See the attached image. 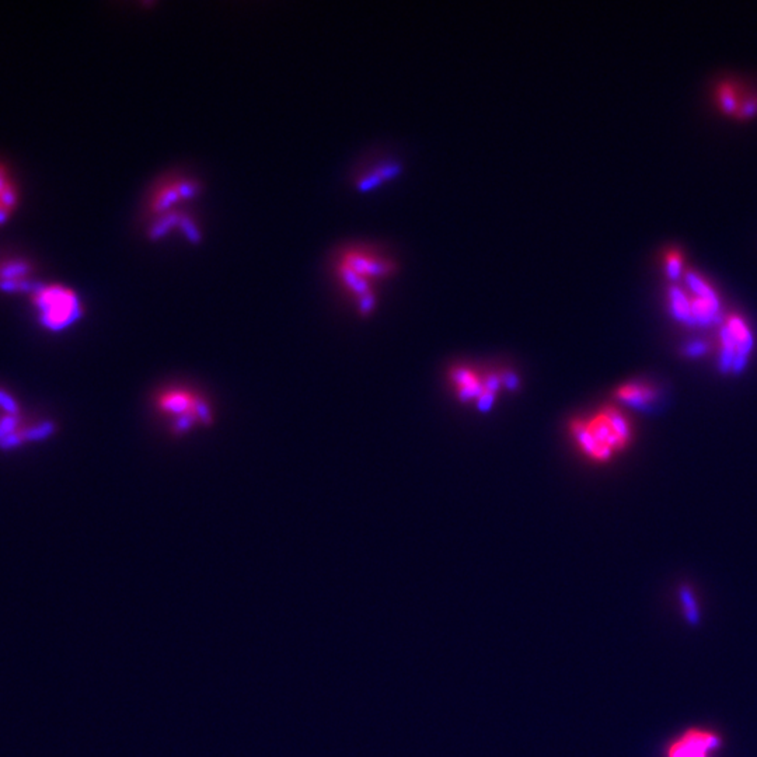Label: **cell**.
<instances>
[{
	"label": "cell",
	"mask_w": 757,
	"mask_h": 757,
	"mask_svg": "<svg viewBox=\"0 0 757 757\" xmlns=\"http://www.w3.org/2000/svg\"><path fill=\"white\" fill-rule=\"evenodd\" d=\"M394 262L369 247H352L341 252L335 262V274L342 286L359 299V309L368 313L375 303L372 284L386 278Z\"/></svg>",
	"instance_id": "cell-1"
},
{
	"label": "cell",
	"mask_w": 757,
	"mask_h": 757,
	"mask_svg": "<svg viewBox=\"0 0 757 757\" xmlns=\"http://www.w3.org/2000/svg\"><path fill=\"white\" fill-rule=\"evenodd\" d=\"M155 407L159 414L172 421L176 434H186L194 427H206L213 417L208 400L184 386H172L159 391L155 397Z\"/></svg>",
	"instance_id": "cell-2"
},
{
	"label": "cell",
	"mask_w": 757,
	"mask_h": 757,
	"mask_svg": "<svg viewBox=\"0 0 757 757\" xmlns=\"http://www.w3.org/2000/svg\"><path fill=\"white\" fill-rule=\"evenodd\" d=\"M31 301L40 325L51 332H61L70 328L84 315L79 295L72 288L61 284L35 288Z\"/></svg>",
	"instance_id": "cell-3"
},
{
	"label": "cell",
	"mask_w": 757,
	"mask_h": 757,
	"mask_svg": "<svg viewBox=\"0 0 757 757\" xmlns=\"http://www.w3.org/2000/svg\"><path fill=\"white\" fill-rule=\"evenodd\" d=\"M585 424L600 452L602 461L610 460L617 452L627 447L632 439L629 420L615 407L603 408Z\"/></svg>",
	"instance_id": "cell-4"
},
{
	"label": "cell",
	"mask_w": 757,
	"mask_h": 757,
	"mask_svg": "<svg viewBox=\"0 0 757 757\" xmlns=\"http://www.w3.org/2000/svg\"><path fill=\"white\" fill-rule=\"evenodd\" d=\"M753 344V334L745 320L736 315L728 317L721 328V369L725 372L742 371Z\"/></svg>",
	"instance_id": "cell-5"
},
{
	"label": "cell",
	"mask_w": 757,
	"mask_h": 757,
	"mask_svg": "<svg viewBox=\"0 0 757 757\" xmlns=\"http://www.w3.org/2000/svg\"><path fill=\"white\" fill-rule=\"evenodd\" d=\"M198 186L195 181L187 179H174L162 183L155 189L150 198V211L157 215H164V212L180 203L181 201H189L196 195Z\"/></svg>",
	"instance_id": "cell-6"
},
{
	"label": "cell",
	"mask_w": 757,
	"mask_h": 757,
	"mask_svg": "<svg viewBox=\"0 0 757 757\" xmlns=\"http://www.w3.org/2000/svg\"><path fill=\"white\" fill-rule=\"evenodd\" d=\"M31 267L27 261L10 258L0 262V289L4 292H24L30 289Z\"/></svg>",
	"instance_id": "cell-7"
},
{
	"label": "cell",
	"mask_w": 757,
	"mask_h": 757,
	"mask_svg": "<svg viewBox=\"0 0 757 757\" xmlns=\"http://www.w3.org/2000/svg\"><path fill=\"white\" fill-rule=\"evenodd\" d=\"M450 380L456 386L457 397L464 403L477 401L478 397L486 390L483 384V378L474 371L464 368V366L452 369Z\"/></svg>",
	"instance_id": "cell-8"
},
{
	"label": "cell",
	"mask_w": 757,
	"mask_h": 757,
	"mask_svg": "<svg viewBox=\"0 0 757 757\" xmlns=\"http://www.w3.org/2000/svg\"><path fill=\"white\" fill-rule=\"evenodd\" d=\"M615 396L623 404L637 408H646L655 403L658 393L655 387L646 383H626L616 390Z\"/></svg>",
	"instance_id": "cell-9"
},
{
	"label": "cell",
	"mask_w": 757,
	"mask_h": 757,
	"mask_svg": "<svg viewBox=\"0 0 757 757\" xmlns=\"http://www.w3.org/2000/svg\"><path fill=\"white\" fill-rule=\"evenodd\" d=\"M18 203V189L7 166L0 163V226L14 213Z\"/></svg>",
	"instance_id": "cell-10"
},
{
	"label": "cell",
	"mask_w": 757,
	"mask_h": 757,
	"mask_svg": "<svg viewBox=\"0 0 757 757\" xmlns=\"http://www.w3.org/2000/svg\"><path fill=\"white\" fill-rule=\"evenodd\" d=\"M718 739L712 735L689 734L671 752V757H704L707 749L715 748Z\"/></svg>",
	"instance_id": "cell-11"
},
{
	"label": "cell",
	"mask_w": 757,
	"mask_h": 757,
	"mask_svg": "<svg viewBox=\"0 0 757 757\" xmlns=\"http://www.w3.org/2000/svg\"><path fill=\"white\" fill-rule=\"evenodd\" d=\"M694 325H710L718 320L721 303L718 295L715 296H693L690 298Z\"/></svg>",
	"instance_id": "cell-12"
},
{
	"label": "cell",
	"mask_w": 757,
	"mask_h": 757,
	"mask_svg": "<svg viewBox=\"0 0 757 757\" xmlns=\"http://www.w3.org/2000/svg\"><path fill=\"white\" fill-rule=\"evenodd\" d=\"M669 308H671V313L676 320L688 325H694L690 298L683 289L678 286H672L669 289Z\"/></svg>",
	"instance_id": "cell-13"
},
{
	"label": "cell",
	"mask_w": 757,
	"mask_h": 757,
	"mask_svg": "<svg viewBox=\"0 0 757 757\" xmlns=\"http://www.w3.org/2000/svg\"><path fill=\"white\" fill-rule=\"evenodd\" d=\"M718 103L727 113H736L739 108V100L736 91L729 84H722L718 89Z\"/></svg>",
	"instance_id": "cell-14"
},
{
	"label": "cell",
	"mask_w": 757,
	"mask_h": 757,
	"mask_svg": "<svg viewBox=\"0 0 757 757\" xmlns=\"http://www.w3.org/2000/svg\"><path fill=\"white\" fill-rule=\"evenodd\" d=\"M686 281H688V285L692 289L694 296H715L717 295L714 288L702 276H700L694 271H689L686 274Z\"/></svg>",
	"instance_id": "cell-15"
},
{
	"label": "cell",
	"mask_w": 757,
	"mask_h": 757,
	"mask_svg": "<svg viewBox=\"0 0 757 757\" xmlns=\"http://www.w3.org/2000/svg\"><path fill=\"white\" fill-rule=\"evenodd\" d=\"M665 269H666V275L672 281L679 279L680 275H682V269H683L682 255L676 252H669L668 257H666V261H665Z\"/></svg>",
	"instance_id": "cell-16"
},
{
	"label": "cell",
	"mask_w": 757,
	"mask_h": 757,
	"mask_svg": "<svg viewBox=\"0 0 757 757\" xmlns=\"http://www.w3.org/2000/svg\"><path fill=\"white\" fill-rule=\"evenodd\" d=\"M682 595V600L685 603V607H686V615H688V619L690 623H697L698 620V612H697V606H695V602H694L693 595L689 589H682L680 592Z\"/></svg>",
	"instance_id": "cell-17"
},
{
	"label": "cell",
	"mask_w": 757,
	"mask_h": 757,
	"mask_svg": "<svg viewBox=\"0 0 757 757\" xmlns=\"http://www.w3.org/2000/svg\"><path fill=\"white\" fill-rule=\"evenodd\" d=\"M741 117H751L757 113V96H752L746 99L742 104H739V108L736 111Z\"/></svg>",
	"instance_id": "cell-18"
},
{
	"label": "cell",
	"mask_w": 757,
	"mask_h": 757,
	"mask_svg": "<svg viewBox=\"0 0 757 757\" xmlns=\"http://www.w3.org/2000/svg\"><path fill=\"white\" fill-rule=\"evenodd\" d=\"M705 351H707V345L704 342H701V341H694V342L689 344L686 347V354L689 357H693V358L702 355Z\"/></svg>",
	"instance_id": "cell-19"
}]
</instances>
